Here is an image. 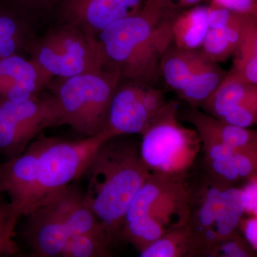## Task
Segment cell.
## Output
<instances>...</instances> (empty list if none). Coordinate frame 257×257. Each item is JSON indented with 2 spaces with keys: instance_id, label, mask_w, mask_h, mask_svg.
Returning <instances> with one entry per match:
<instances>
[{
  "instance_id": "obj_2",
  "label": "cell",
  "mask_w": 257,
  "mask_h": 257,
  "mask_svg": "<svg viewBox=\"0 0 257 257\" xmlns=\"http://www.w3.org/2000/svg\"><path fill=\"white\" fill-rule=\"evenodd\" d=\"M151 175L138 145L119 136L104 142L89 162L83 175L84 199L112 242L119 239L133 198Z\"/></svg>"
},
{
  "instance_id": "obj_29",
  "label": "cell",
  "mask_w": 257,
  "mask_h": 257,
  "mask_svg": "<svg viewBox=\"0 0 257 257\" xmlns=\"http://www.w3.org/2000/svg\"><path fill=\"white\" fill-rule=\"evenodd\" d=\"M256 253L244 238L236 234L214 243L203 253L202 256L251 257Z\"/></svg>"
},
{
  "instance_id": "obj_5",
  "label": "cell",
  "mask_w": 257,
  "mask_h": 257,
  "mask_svg": "<svg viewBox=\"0 0 257 257\" xmlns=\"http://www.w3.org/2000/svg\"><path fill=\"white\" fill-rule=\"evenodd\" d=\"M141 135L140 157L152 174L185 175L202 148L197 131L179 121L175 101L167 102Z\"/></svg>"
},
{
  "instance_id": "obj_24",
  "label": "cell",
  "mask_w": 257,
  "mask_h": 257,
  "mask_svg": "<svg viewBox=\"0 0 257 257\" xmlns=\"http://www.w3.org/2000/svg\"><path fill=\"white\" fill-rule=\"evenodd\" d=\"M234 56L228 73L243 82L257 84V19L248 25Z\"/></svg>"
},
{
  "instance_id": "obj_32",
  "label": "cell",
  "mask_w": 257,
  "mask_h": 257,
  "mask_svg": "<svg viewBox=\"0 0 257 257\" xmlns=\"http://www.w3.org/2000/svg\"><path fill=\"white\" fill-rule=\"evenodd\" d=\"M142 100L151 119L160 112L167 103L163 93L156 88L147 85L144 86Z\"/></svg>"
},
{
  "instance_id": "obj_36",
  "label": "cell",
  "mask_w": 257,
  "mask_h": 257,
  "mask_svg": "<svg viewBox=\"0 0 257 257\" xmlns=\"http://www.w3.org/2000/svg\"><path fill=\"white\" fill-rule=\"evenodd\" d=\"M176 4L182 8H191L196 6L204 0H172Z\"/></svg>"
},
{
  "instance_id": "obj_33",
  "label": "cell",
  "mask_w": 257,
  "mask_h": 257,
  "mask_svg": "<svg viewBox=\"0 0 257 257\" xmlns=\"http://www.w3.org/2000/svg\"><path fill=\"white\" fill-rule=\"evenodd\" d=\"M241 189V201L244 214L257 216V178L248 179V183Z\"/></svg>"
},
{
  "instance_id": "obj_22",
  "label": "cell",
  "mask_w": 257,
  "mask_h": 257,
  "mask_svg": "<svg viewBox=\"0 0 257 257\" xmlns=\"http://www.w3.org/2000/svg\"><path fill=\"white\" fill-rule=\"evenodd\" d=\"M250 19L245 23L226 28L209 29L200 50L213 62H224L234 55L248 25L256 20Z\"/></svg>"
},
{
  "instance_id": "obj_4",
  "label": "cell",
  "mask_w": 257,
  "mask_h": 257,
  "mask_svg": "<svg viewBox=\"0 0 257 257\" xmlns=\"http://www.w3.org/2000/svg\"><path fill=\"white\" fill-rule=\"evenodd\" d=\"M111 138L105 130L77 140L38 137L36 182L29 212L82 177L96 150Z\"/></svg>"
},
{
  "instance_id": "obj_16",
  "label": "cell",
  "mask_w": 257,
  "mask_h": 257,
  "mask_svg": "<svg viewBox=\"0 0 257 257\" xmlns=\"http://www.w3.org/2000/svg\"><path fill=\"white\" fill-rule=\"evenodd\" d=\"M184 117L193 125L199 136L214 139L232 150L257 147L256 130L228 124L199 110L197 106L190 105Z\"/></svg>"
},
{
  "instance_id": "obj_30",
  "label": "cell",
  "mask_w": 257,
  "mask_h": 257,
  "mask_svg": "<svg viewBox=\"0 0 257 257\" xmlns=\"http://www.w3.org/2000/svg\"><path fill=\"white\" fill-rule=\"evenodd\" d=\"M257 16L242 14L232 10L211 5L208 6V23L209 29L226 28L239 25Z\"/></svg>"
},
{
  "instance_id": "obj_31",
  "label": "cell",
  "mask_w": 257,
  "mask_h": 257,
  "mask_svg": "<svg viewBox=\"0 0 257 257\" xmlns=\"http://www.w3.org/2000/svg\"><path fill=\"white\" fill-rule=\"evenodd\" d=\"M233 155L241 179L257 177V147L234 150Z\"/></svg>"
},
{
  "instance_id": "obj_1",
  "label": "cell",
  "mask_w": 257,
  "mask_h": 257,
  "mask_svg": "<svg viewBox=\"0 0 257 257\" xmlns=\"http://www.w3.org/2000/svg\"><path fill=\"white\" fill-rule=\"evenodd\" d=\"M181 10L172 0H146L138 13L103 30L97 37L106 68L121 80L155 87L160 62L173 44L172 24Z\"/></svg>"
},
{
  "instance_id": "obj_21",
  "label": "cell",
  "mask_w": 257,
  "mask_h": 257,
  "mask_svg": "<svg viewBox=\"0 0 257 257\" xmlns=\"http://www.w3.org/2000/svg\"><path fill=\"white\" fill-rule=\"evenodd\" d=\"M226 74L217 62L204 56L190 80L178 95L191 106H199L215 90Z\"/></svg>"
},
{
  "instance_id": "obj_34",
  "label": "cell",
  "mask_w": 257,
  "mask_h": 257,
  "mask_svg": "<svg viewBox=\"0 0 257 257\" xmlns=\"http://www.w3.org/2000/svg\"><path fill=\"white\" fill-rule=\"evenodd\" d=\"M211 4L236 13L257 16L256 0H211Z\"/></svg>"
},
{
  "instance_id": "obj_18",
  "label": "cell",
  "mask_w": 257,
  "mask_h": 257,
  "mask_svg": "<svg viewBox=\"0 0 257 257\" xmlns=\"http://www.w3.org/2000/svg\"><path fill=\"white\" fill-rule=\"evenodd\" d=\"M204 57L200 50H183L172 44L161 60V77L178 94L186 87Z\"/></svg>"
},
{
  "instance_id": "obj_14",
  "label": "cell",
  "mask_w": 257,
  "mask_h": 257,
  "mask_svg": "<svg viewBox=\"0 0 257 257\" xmlns=\"http://www.w3.org/2000/svg\"><path fill=\"white\" fill-rule=\"evenodd\" d=\"M222 121L249 108L257 107V84H248L226 74L219 85L200 105Z\"/></svg>"
},
{
  "instance_id": "obj_6",
  "label": "cell",
  "mask_w": 257,
  "mask_h": 257,
  "mask_svg": "<svg viewBox=\"0 0 257 257\" xmlns=\"http://www.w3.org/2000/svg\"><path fill=\"white\" fill-rule=\"evenodd\" d=\"M244 210L241 189L207 177L192 187L188 224L197 256L216 242L238 234Z\"/></svg>"
},
{
  "instance_id": "obj_3",
  "label": "cell",
  "mask_w": 257,
  "mask_h": 257,
  "mask_svg": "<svg viewBox=\"0 0 257 257\" xmlns=\"http://www.w3.org/2000/svg\"><path fill=\"white\" fill-rule=\"evenodd\" d=\"M121 81L119 72L110 69L52 81L48 89L55 99L59 126H70L82 138L102 133Z\"/></svg>"
},
{
  "instance_id": "obj_20",
  "label": "cell",
  "mask_w": 257,
  "mask_h": 257,
  "mask_svg": "<svg viewBox=\"0 0 257 257\" xmlns=\"http://www.w3.org/2000/svg\"><path fill=\"white\" fill-rule=\"evenodd\" d=\"M204 154L208 177L218 183L227 186L241 180L235 165L234 150L217 140L199 136Z\"/></svg>"
},
{
  "instance_id": "obj_28",
  "label": "cell",
  "mask_w": 257,
  "mask_h": 257,
  "mask_svg": "<svg viewBox=\"0 0 257 257\" xmlns=\"http://www.w3.org/2000/svg\"><path fill=\"white\" fill-rule=\"evenodd\" d=\"M18 15L32 26L55 13L64 0H5Z\"/></svg>"
},
{
  "instance_id": "obj_10",
  "label": "cell",
  "mask_w": 257,
  "mask_h": 257,
  "mask_svg": "<svg viewBox=\"0 0 257 257\" xmlns=\"http://www.w3.org/2000/svg\"><path fill=\"white\" fill-rule=\"evenodd\" d=\"M146 0H64L55 10L59 24L96 37L113 24L138 13Z\"/></svg>"
},
{
  "instance_id": "obj_19",
  "label": "cell",
  "mask_w": 257,
  "mask_h": 257,
  "mask_svg": "<svg viewBox=\"0 0 257 257\" xmlns=\"http://www.w3.org/2000/svg\"><path fill=\"white\" fill-rule=\"evenodd\" d=\"M209 30L208 7L196 5L176 17L172 24L173 44L183 50H200Z\"/></svg>"
},
{
  "instance_id": "obj_17",
  "label": "cell",
  "mask_w": 257,
  "mask_h": 257,
  "mask_svg": "<svg viewBox=\"0 0 257 257\" xmlns=\"http://www.w3.org/2000/svg\"><path fill=\"white\" fill-rule=\"evenodd\" d=\"M35 38L31 24L0 0V58L28 52Z\"/></svg>"
},
{
  "instance_id": "obj_27",
  "label": "cell",
  "mask_w": 257,
  "mask_h": 257,
  "mask_svg": "<svg viewBox=\"0 0 257 257\" xmlns=\"http://www.w3.org/2000/svg\"><path fill=\"white\" fill-rule=\"evenodd\" d=\"M0 194V257L10 256L18 253L19 248L15 241L19 215L9 201Z\"/></svg>"
},
{
  "instance_id": "obj_11",
  "label": "cell",
  "mask_w": 257,
  "mask_h": 257,
  "mask_svg": "<svg viewBox=\"0 0 257 257\" xmlns=\"http://www.w3.org/2000/svg\"><path fill=\"white\" fill-rule=\"evenodd\" d=\"M38 138L18 156L0 162V194H6L20 217L30 211L36 182Z\"/></svg>"
},
{
  "instance_id": "obj_25",
  "label": "cell",
  "mask_w": 257,
  "mask_h": 257,
  "mask_svg": "<svg viewBox=\"0 0 257 257\" xmlns=\"http://www.w3.org/2000/svg\"><path fill=\"white\" fill-rule=\"evenodd\" d=\"M0 79H15L32 83L45 89L53 79L42 72L31 59L21 55L0 58Z\"/></svg>"
},
{
  "instance_id": "obj_15",
  "label": "cell",
  "mask_w": 257,
  "mask_h": 257,
  "mask_svg": "<svg viewBox=\"0 0 257 257\" xmlns=\"http://www.w3.org/2000/svg\"><path fill=\"white\" fill-rule=\"evenodd\" d=\"M46 204L65 223L71 235L104 234L108 237L95 214L87 205L84 191L77 184H71Z\"/></svg>"
},
{
  "instance_id": "obj_23",
  "label": "cell",
  "mask_w": 257,
  "mask_h": 257,
  "mask_svg": "<svg viewBox=\"0 0 257 257\" xmlns=\"http://www.w3.org/2000/svg\"><path fill=\"white\" fill-rule=\"evenodd\" d=\"M141 257L197 256L188 224L179 226L140 251Z\"/></svg>"
},
{
  "instance_id": "obj_13",
  "label": "cell",
  "mask_w": 257,
  "mask_h": 257,
  "mask_svg": "<svg viewBox=\"0 0 257 257\" xmlns=\"http://www.w3.org/2000/svg\"><path fill=\"white\" fill-rule=\"evenodd\" d=\"M24 236L35 256L60 257L71 236L63 220L45 204L29 212Z\"/></svg>"
},
{
  "instance_id": "obj_26",
  "label": "cell",
  "mask_w": 257,
  "mask_h": 257,
  "mask_svg": "<svg viewBox=\"0 0 257 257\" xmlns=\"http://www.w3.org/2000/svg\"><path fill=\"white\" fill-rule=\"evenodd\" d=\"M111 243L112 241L104 234L71 235L60 257L108 256Z\"/></svg>"
},
{
  "instance_id": "obj_35",
  "label": "cell",
  "mask_w": 257,
  "mask_h": 257,
  "mask_svg": "<svg viewBox=\"0 0 257 257\" xmlns=\"http://www.w3.org/2000/svg\"><path fill=\"white\" fill-rule=\"evenodd\" d=\"M238 229L243 233V237L249 246L257 251V216H248L241 218Z\"/></svg>"
},
{
  "instance_id": "obj_8",
  "label": "cell",
  "mask_w": 257,
  "mask_h": 257,
  "mask_svg": "<svg viewBox=\"0 0 257 257\" xmlns=\"http://www.w3.org/2000/svg\"><path fill=\"white\" fill-rule=\"evenodd\" d=\"M186 175L152 174L133 198L124 221L145 218L167 233L187 224L192 186Z\"/></svg>"
},
{
  "instance_id": "obj_9",
  "label": "cell",
  "mask_w": 257,
  "mask_h": 257,
  "mask_svg": "<svg viewBox=\"0 0 257 257\" xmlns=\"http://www.w3.org/2000/svg\"><path fill=\"white\" fill-rule=\"evenodd\" d=\"M53 126H59V115L52 94L23 101L0 99V156L5 160L18 156Z\"/></svg>"
},
{
  "instance_id": "obj_12",
  "label": "cell",
  "mask_w": 257,
  "mask_h": 257,
  "mask_svg": "<svg viewBox=\"0 0 257 257\" xmlns=\"http://www.w3.org/2000/svg\"><path fill=\"white\" fill-rule=\"evenodd\" d=\"M145 84L121 80L111 99L105 130L111 136L142 135L151 117L142 96Z\"/></svg>"
},
{
  "instance_id": "obj_7",
  "label": "cell",
  "mask_w": 257,
  "mask_h": 257,
  "mask_svg": "<svg viewBox=\"0 0 257 257\" xmlns=\"http://www.w3.org/2000/svg\"><path fill=\"white\" fill-rule=\"evenodd\" d=\"M27 52L52 79L106 69L97 39L65 24H59L43 36L34 39Z\"/></svg>"
}]
</instances>
